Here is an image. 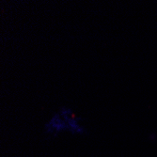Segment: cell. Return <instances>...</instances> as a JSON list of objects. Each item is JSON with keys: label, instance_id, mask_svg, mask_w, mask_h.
<instances>
[{"label": "cell", "instance_id": "7a4b0ae2", "mask_svg": "<svg viewBox=\"0 0 157 157\" xmlns=\"http://www.w3.org/2000/svg\"><path fill=\"white\" fill-rule=\"evenodd\" d=\"M80 119H70L67 121V126H68V130L74 134V135H81L85 133V129L78 123V121Z\"/></svg>", "mask_w": 157, "mask_h": 157}, {"label": "cell", "instance_id": "6da1fadb", "mask_svg": "<svg viewBox=\"0 0 157 157\" xmlns=\"http://www.w3.org/2000/svg\"><path fill=\"white\" fill-rule=\"evenodd\" d=\"M66 129H68L67 122L60 116V114L55 115L51 119V121L45 125V132L53 136H56L59 133L65 131Z\"/></svg>", "mask_w": 157, "mask_h": 157}]
</instances>
